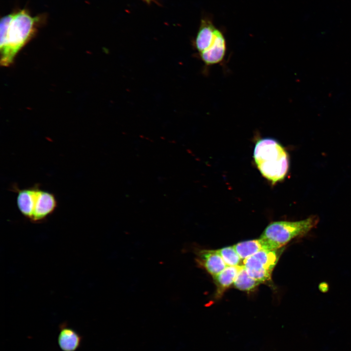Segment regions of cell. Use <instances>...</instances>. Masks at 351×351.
<instances>
[{
	"instance_id": "cell-10",
	"label": "cell",
	"mask_w": 351,
	"mask_h": 351,
	"mask_svg": "<svg viewBox=\"0 0 351 351\" xmlns=\"http://www.w3.org/2000/svg\"><path fill=\"white\" fill-rule=\"evenodd\" d=\"M218 29L208 19L201 20L194 42L198 54L209 49L215 41Z\"/></svg>"
},
{
	"instance_id": "cell-1",
	"label": "cell",
	"mask_w": 351,
	"mask_h": 351,
	"mask_svg": "<svg viewBox=\"0 0 351 351\" xmlns=\"http://www.w3.org/2000/svg\"><path fill=\"white\" fill-rule=\"evenodd\" d=\"M42 16H32L25 9L16 11L0 20L1 65L8 66L19 51L35 35L43 20Z\"/></svg>"
},
{
	"instance_id": "cell-11",
	"label": "cell",
	"mask_w": 351,
	"mask_h": 351,
	"mask_svg": "<svg viewBox=\"0 0 351 351\" xmlns=\"http://www.w3.org/2000/svg\"><path fill=\"white\" fill-rule=\"evenodd\" d=\"M81 336L74 329L62 325L58 336V343L63 351H75L81 343Z\"/></svg>"
},
{
	"instance_id": "cell-8",
	"label": "cell",
	"mask_w": 351,
	"mask_h": 351,
	"mask_svg": "<svg viewBox=\"0 0 351 351\" xmlns=\"http://www.w3.org/2000/svg\"><path fill=\"white\" fill-rule=\"evenodd\" d=\"M234 247L241 259L243 260L261 251L274 250L282 248L269 239L261 237L238 243Z\"/></svg>"
},
{
	"instance_id": "cell-9",
	"label": "cell",
	"mask_w": 351,
	"mask_h": 351,
	"mask_svg": "<svg viewBox=\"0 0 351 351\" xmlns=\"http://www.w3.org/2000/svg\"><path fill=\"white\" fill-rule=\"evenodd\" d=\"M226 51V39L222 32L218 30L212 45L198 55L204 64L209 66L222 62L225 58Z\"/></svg>"
},
{
	"instance_id": "cell-14",
	"label": "cell",
	"mask_w": 351,
	"mask_h": 351,
	"mask_svg": "<svg viewBox=\"0 0 351 351\" xmlns=\"http://www.w3.org/2000/svg\"><path fill=\"white\" fill-rule=\"evenodd\" d=\"M217 251L227 266H239L241 258L234 246L224 247Z\"/></svg>"
},
{
	"instance_id": "cell-4",
	"label": "cell",
	"mask_w": 351,
	"mask_h": 351,
	"mask_svg": "<svg viewBox=\"0 0 351 351\" xmlns=\"http://www.w3.org/2000/svg\"><path fill=\"white\" fill-rule=\"evenodd\" d=\"M283 248L258 252L243 260V266L250 276L261 283L269 281Z\"/></svg>"
},
{
	"instance_id": "cell-12",
	"label": "cell",
	"mask_w": 351,
	"mask_h": 351,
	"mask_svg": "<svg viewBox=\"0 0 351 351\" xmlns=\"http://www.w3.org/2000/svg\"><path fill=\"white\" fill-rule=\"evenodd\" d=\"M242 266H227L213 277L216 286V296L217 297L221 296L224 292L234 283Z\"/></svg>"
},
{
	"instance_id": "cell-5",
	"label": "cell",
	"mask_w": 351,
	"mask_h": 351,
	"mask_svg": "<svg viewBox=\"0 0 351 351\" xmlns=\"http://www.w3.org/2000/svg\"><path fill=\"white\" fill-rule=\"evenodd\" d=\"M58 206V201L54 194L39 188L32 216V222L43 221L52 214Z\"/></svg>"
},
{
	"instance_id": "cell-15",
	"label": "cell",
	"mask_w": 351,
	"mask_h": 351,
	"mask_svg": "<svg viewBox=\"0 0 351 351\" xmlns=\"http://www.w3.org/2000/svg\"><path fill=\"white\" fill-rule=\"evenodd\" d=\"M144 0V1H145V2H147V3H149V2H150L151 1H152L153 0Z\"/></svg>"
},
{
	"instance_id": "cell-6",
	"label": "cell",
	"mask_w": 351,
	"mask_h": 351,
	"mask_svg": "<svg viewBox=\"0 0 351 351\" xmlns=\"http://www.w3.org/2000/svg\"><path fill=\"white\" fill-rule=\"evenodd\" d=\"M196 261L213 277L227 267L217 250H198L196 252Z\"/></svg>"
},
{
	"instance_id": "cell-13",
	"label": "cell",
	"mask_w": 351,
	"mask_h": 351,
	"mask_svg": "<svg viewBox=\"0 0 351 351\" xmlns=\"http://www.w3.org/2000/svg\"><path fill=\"white\" fill-rule=\"evenodd\" d=\"M261 283L249 275L242 265L234 282V286L237 289L250 291L254 289Z\"/></svg>"
},
{
	"instance_id": "cell-2",
	"label": "cell",
	"mask_w": 351,
	"mask_h": 351,
	"mask_svg": "<svg viewBox=\"0 0 351 351\" xmlns=\"http://www.w3.org/2000/svg\"><path fill=\"white\" fill-rule=\"evenodd\" d=\"M254 159L262 176L275 184L283 180L289 167V156L284 148L272 138L258 140L255 145Z\"/></svg>"
},
{
	"instance_id": "cell-3",
	"label": "cell",
	"mask_w": 351,
	"mask_h": 351,
	"mask_svg": "<svg viewBox=\"0 0 351 351\" xmlns=\"http://www.w3.org/2000/svg\"><path fill=\"white\" fill-rule=\"evenodd\" d=\"M319 219L315 215L296 221H280L270 223L261 238L269 239L282 247L292 239L302 236L315 228Z\"/></svg>"
},
{
	"instance_id": "cell-7",
	"label": "cell",
	"mask_w": 351,
	"mask_h": 351,
	"mask_svg": "<svg viewBox=\"0 0 351 351\" xmlns=\"http://www.w3.org/2000/svg\"><path fill=\"white\" fill-rule=\"evenodd\" d=\"M17 193V205L20 213L26 218L31 219L35 206L39 187L37 185L24 189L13 187Z\"/></svg>"
}]
</instances>
